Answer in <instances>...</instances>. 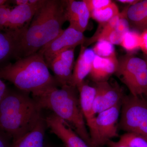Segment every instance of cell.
Returning <instances> with one entry per match:
<instances>
[{
    "label": "cell",
    "instance_id": "obj_1",
    "mask_svg": "<svg viewBox=\"0 0 147 147\" xmlns=\"http://www.w3.org/2000/svg\"><path fill=\"white\" fill-rule=\"evenodd\" d=\"M65 7V0H45L24 30L21 58L36 53L63 31V25L67 21Z\"/></svg>",
    "mask_w": 147,
    "mask_h": 147
},
{
    "label": "cell",
    "instance_id": "obj_2",
    "mask_svg": "<svg viewBox=\"0 0 147 147\" xmlns=\"http://www.w3.org/2000/svg\"><path fill=\"white\" fill-rule=\"evenodd\" d=\"M35 100L28 93L8 89L0 102V129L11 141L26 134L42 117Z\"/></svg>",
    "mask_w": 147,
    "mask_h": 147
},
{
    "label": "cell",
    "instance_id": "obj_3",
    "mask_svg": "<svg viewBox=\"0 0 147 147\" xmlns=\"http://www.w3.org/2000/svg\"><path fill=\"white\" fill-rule=\"evenodd\" d=\"M32 96L41 109L52 111L68 123L90 147H93L76 87L71 86L60 88L53 87Z\"/></svg>",
    "mask_w": 147,
    "mask_h": 147
},
{
    "label": "cell",
    "instance_id": "obj_4",
    "mask_svg": "<svg viewBox=\"0 0 147 147\" xmlns=\"http://www.w3.org/2000/svg\"><path fill=\"white\" fill-rule=\"evenodd\" d=\"M0 78L12 83L18 90L32 95L59 87L43 56L38 52L0 69Z\"/></svg>",
    "mask_w": 147,
    "mask_h": 147
},
{
    "label": "cell",
    "instance_id": "obj_5",
    "mask_svg": "<svg viewBox=\"0 0 147 147\" xmlns=\"http://www.w3.org/2000/svg\"><path fill=\"white\" fill-rule=\"evenodd\" d=\"M119 130L147 141V102L142 96L125 94L122 102Z\"/></svg>",
    "mask_w": 147,
    "mask_h": 147
},
{
    "label": "cell",
    "instance_id": "obj_6",
    "mask_svg": "<svg viewBox=\"0 0 147 147\" xmlns=\"http://www.w3.org/2000/svg\"><path fill=\"white\" fill-rule=\"evenodd\" d=\"M115 74L128 88L130 94L142 96L147 90V65L144 59L127 53L118 59Z\"/></svg>",
    "mask_w": 147,
    "mask_h": 147
},
{
    "label": "cell",
    "instance_id": "obj_7",
    "mask_svg": "<svg viewBox=\"0 0 147 147\" xmlns=\"http://www.w3.org/2000/svg\"><path fill=\"white\" fill-rule=\"evenodd\" d=\"M122 102L97 114L88 127L93 147H102L119 137L118 123Z\"/></svg>",
    "mask_w": 147,
    "mask_h": 147
},
{
    "label": "cell",
    "instance_id": "obj_8",
    "mask_svg": "<svg viewBox=\"0 0 147 147\" xmlns=\"http://www.w3.org/2000/svg\"><path fill=\"white\" fill-rule=\"evenodd\" d=\"M86 39L83 33L69 26L38 52L42 54L48 66L59 54L65 50L75 48L78 45H84Z\"/></svg>",
    "mask_w": 147,
    "mask_h": 147
},
{
    "label": "cell",
    "instance_id": "obj_9",
    "mask_svg": "<svg viewBox=\"0 0 147 147\" xmlns=\"http://www.w3.org/2000/svg\"><path fill=\"white\" fill-rule=\"evenodd\" d=\"M96 94L94 102L95 115L122 102L125 94L117 82L95 83Z\"/></svg>",
    "mask_w": 147,
    "mask_h": 147
},
{
    "label": "cell",
    "instance_id": "obj_10",
    "mask_svg": "<svg viewBox=\"0 0 147 147\" xmlns=\"http://www.w3.org/2000/svg\"><path fill=\"white\" fill-rule=\"evenodd\" d=\"M26 26L16 30H0V69L21 58V40Z\"/></svg>",
    "mask_w": 147,
    "mask_h": 147
},
{
    "label": "cell",
    "instance_id": "obj_11",
    "mask_svg": "<svg viewBox=\"0 0 147 147\" xmlns=\"http://www.w3.org/2000/svg\"><path fill=\"white\" fill-rule=\"evenodd\" d=\"M46 126L66 147H90L68 123L52 113L44 118Z\"/></svg>",
    "mask_w": 147,
    "mask_h": 147
},
{
    "label": "cell",
    "instance_id": "obj_12",
    "mask_svg": "<svg viewBox=\"0 0 147 147\" xmlns=\"http://www.w3.org/2000/svg\"><path fill=\"white\" fill-rule=\"evenodd\" d=\"M72 48L65 50L55 57L48 65V68L53 71L59 87L71 86L74 64V50Z\"/></svg>",
    "mask_w": 147,
    "mask_h": 147
},
{
    "label": "cell",
    "instance_id": "obj_13",
    "mask_svg": "<svg viewBox=\"0 0 147 147\" xmlns=\"http://www.w3.org/2000/svg\"><path fill=\"white\" fill-rule=\"evenodd\" d=\"M45 0H40L36 4L16 6L11 9L7 19L5 30H16L30 24L37 11Z\"/></svg>",
    "mask_w": 147,
    "mask_h": 147
},
{
    "label": "cell",
    "instance_id": "obj_14",
    "mask_svg": "<svg viewBox=\"0 0 147 147\" xmlns=\"http://www.w3.org/2000/svg\"><path fill=\"white\" fill-rule=\"evenodd\" d=\"M65 15L69 26L84 33L90 18L89 11L84 1L65 0Z\"/></svg>",
    "mask_w": 147,
    "mask_h": 147
},
{
    "label": "cell",
    "instance_id": "obj_15",
    "mask_svg": "<svg viewBox=\"0 0 147 147\" xmlns=\"http://www.w3.org/2000/svg\"><path fill=\"white\" fill-rule=\"evenodd\" d=\"M118 60L116 54L109 57L95 55L88 76L95 83L108 82L117 68Z\"/></svg>",
    "mask_w": 147,
    "mask_h": 147
},
{
    "label": "cell",
    "instance_id": "obj_16",
    "mask_svg": "<svg viewBox=\"0 0 147 147\" xmlns=\"http://www.w3.org/2000/svg\"><path fill=\"white\" fill-rule=\"evenodd\" d=\"M80 53L74 68L71 86L76 87L85 81L91 69L95 54L92 48L81 45Z\"/></svg>",
    "mask_w": 147,
    "mask_h": 147
},
{
    "label": "cell",
    "instance_id": "obj_17",
    "mask_svg": "<svg viewBox=\"0 0 147 147\" xmlns=\"http://www.w3.org/2000/svg\"><path fill=\"white\" fill-rule=\"evenodd\" d=\"M46 126L42 117L28 133L12 140L10 147H45L44 139Z\"/></svg>",
    "mask_w": 147,
    "mask_h": 147
},
{
    "label": "cell",
    "instance_id": "obj_18",
    "mask_svg": "<svg viewBox=\"0 0 147 147\" xmlns=\"http://www.w3.org/2000/svg\"><path fill=\"white\" fill-rule=\"evenodd\" d=\"M79 93V101L82 113L88 127L95 117L93 112L96 89L84 81L76 87Z\"/></svg>",
    "mask_w": 147,
    "mask_h": 147
},
{
    "label": "cell",
    "instance_id": "obj_19",
    "mask_svg": "<svg viewBox=\"0 0 147 147\" xmlns=\"http://www.w3.org/2000/svg\"><path fill=\"white\" fill-rule=\"evenodd\" d=\"M127 18L129 26L139 32L147 29V0L139 1L127 9Z\"/></svg>",
    "mask_w": 147,
    "mask_h": 147
},
{
    "label": "cell",
    "instance_id": "obj_20",
    "mask_svg": "<svg viewBox=\"0 0 147 147\" xmlns=\"http://www.w3.org/2000/svg\"><path fill=\"white\" fill-rule=\"evenodd\" d=\"M129 6V5L127 6L120 12L121 17L115 28L105 40L113 45H120L123 36L130 30L127 15Z\"/></svg>",
    "mask_w": 147,
    "mask_h": 147
},
{
    "label": "cell",
    "instance_id": "obj_21",
    "mask_svg": "<svg viewBox=\"0 0 147 147\" xmlns=\"http://www.w3.org/2000/svg\"><path fill=\"white\" fill-rule=\"evenodd\" d=\"M119 13L117 5L115 3L112 2L106 6L93 11L90 13V18L99 23L100 26H102Z\"/></svg>",
    "mask_w": 147,
    "mask_h": 147
},
{
    "label": "cell",
    "instance_id": "obj_22",
    "mask_svg": "<svg viewBox=\"0 0 147 147\" xmlns=\"http://www.w3.org/2000/svg\"><path fill=\"white\" fill-rule=\"evenodd\" d=\"M140 33L134 30H129L123 36L120 45L129 53L140 49Z\"/></svg>",
    "mask_w": 147,
    "mask_h": 147
},
{
    "label": "cell",
    "instance_id": "obj_23",
    "mask_svg": "<svg viewBox=\"0 0 147 147\" xmlns=\"http://www.w3.org/2000/svg\"><path fill=\"white\" fill-rule=\"evenodd\" d=\"M92 49L96 55L101 57H109L116 54L114 45L107 40L97 41Z\"/></svg>",
    "mask_w": 147,
    "mask_h": 147
},
{
    "label": "cell",
    "instance_id": "obj_24",
    "mask_svg": "<svg viewBox=\"0 0 147 147\" xmlns=\"http://www.w3.org/2000/svg\"><path fill=\"white\" fill-rule=\"evenodd\" d=\"M119 141L129 147H147V141L135 134L125 133L121 135Z\"/></svg>",
    "mask_w": 147,
    "mask_h": 147
},
{
    "label": "cell",
    "instance_id": "obj_25",
    "mask_svg": "<svg viewBox=\"0 0 147 147\" xmlns=\"http://www.w3.org/2000/svg\"><path fill=\"white\" fill-rule=\"evenodd\" d=\"M90 13L93 11L106 6L113 2L111 0H84Z\"/></svg>",
    "mask_w": 147,
    "mask_h": 147
},
{
    "label": "cell",
    "instance_id": "obj_26",
    "mask_svg": "<svg viewBox=\"0 0 147 147\" xmlns=\"http://www.w3.org/2000/svg\"><path fill=\"white\" fill-rule=\"evenodd\" d=\"M140 49L144 55H147V29L140 33Z\"/></svg>",
    "mask_w": 147,
    "mask_h": 147
},
{
    "label": "cell",
    "instance_id": "obj_27",
    "mask_svg": "<svg viewBox=\"0 0 147 147\" xmlns=\"http://www.w3.org/2000/svg\"><path fill=\"white\" fill-rule=\"evenodd\" d=\"M11 139L0 129V147H10Z\"/></svg>",
    "mask_w": 147,
    "mask_h": 147
},
{
    "label": "cell",
    "instance_id": "obj_28",
    "mask_svg": "<svg viewBox=\"0 0 147 147\" xmlns=\"http://www.w3.org/2000/svg\"><path fill=\"white\" fill-rule=\"evenodd\" d=\"M9 89L3 79L0 78V102L5 96Z\"/></svg>",
    "mask_w": 147,
    "mask_h": 147
},
{
    "label": "cell",
    "instance_id": "obj_29",
    "mask_svg": "<svg viewBox=\"0 0 147 147\" xmlns=\"http://www.w3.org/2000/svg\"><path fill=\"white\" fill-rule=\"evenodd\" d=\"M107 145L108 147H129L119 141L116 142L111 140L108 142Z\"/></svg>",
    "mask_w": 147,
    "mask_h": 147
},
{
    "label": "cell",
    "instance_id": "obj_30",
    "mask_svg": "<svg viewBox=\"0 0 147 147\" xmlns=\"http://www.w3.org/2000/svg\"><path fill=\"white\" fill-rule=\"evenodd\" d=\"M11 2L13 3L16 6L25 5L29 3V0H14L11 1Z\"/></svg>",
    "mask_w": 147,
    "mask_h": 147
},
{
    "label": "cell",
    "instance_id": "obj_31",
    "mask_svg": "<svg viewBox=\"0 0 147 147\" xmlns=\"http://www.w3.org/2000/svg\"><path fill=\"white\" fill-rule=\"evenodd\" d=\"M139 1V0H118L116 1L122 3L127 4L129 5H131L137 3Z\"/></svg>",
    "mask_w": 147,
    "mask_h": 147
},
{
    "label": "cell",
    "instance_id": "obj_32",
    "mask_svg": "<svg viewBox=\"0 0 147 147\" xmlns=\"http://www.w3.org/2000/svg\"><path fill=\"white\" fill-rule=\"evenodd\" d=\"M9 1H6V0H0V6L4 5L9 3Z\"/></svg>",
    "mask_w": 147,
    "mask_h": 147
},
{
    "label": "cell",
    "instance_id": "obj_33",
    "mask_svg": "<svg viewBox=\"0 0 147 147\" xmlns=\"http://www.w3.org/2000/svg\"><path fill=\"white\" fill-rule=\"evenodd\" d=\"M142 96L144 98L145 100H146L147 102V90L144 93V94Z\"/></svg>",
    "mask_w": 147,
    "mask_h": 147
},
{
    "label": "cell",
    "instance_id": "obj_34",
    "mask_svg": "<svg viewBox=\"0 0 147 147\" xmlns=\"http://www.w3.org/2000/svg\"><path fill=\"white\" fill-rule=\"evenodd\" d=\"M143 59H144V60L145 62H146L147 65V55H144V58H143Z\"/></svg>",
    "mask_w": 147,
    "mask_h": 147
}]
</instances>
